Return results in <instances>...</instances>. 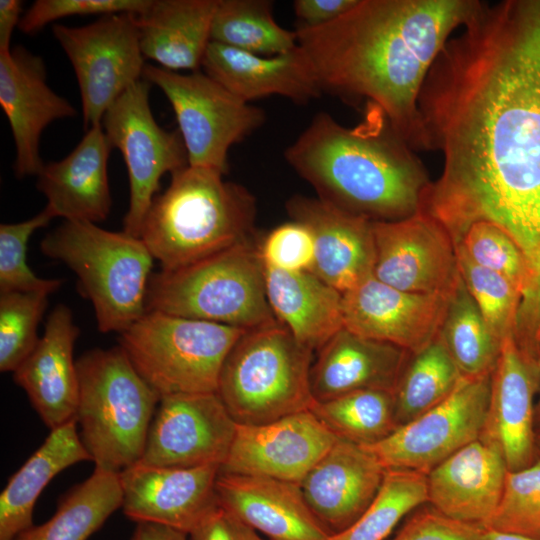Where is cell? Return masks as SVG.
Here are the masks:
<instances>
[{"label": "cell", "instance_id": "cell-1", "mask_svg": "<svg viewBox=\"0 0 540 540\" xmlns=\"http://www.w3.org/2000/svg\"><path fill=\"white\" fill-rule=\"evenodd\" d=\"M433 63L419 98L443 156L421 210L454 244L474 223L506 232L540 295V0L481 2Z\"/></svg>", "mask_w": 540, "mask_h": 540}, {"label": "cell", "instance_id": "cell-36", "mask_svg": "<svg viewBox=\"0 0 540 540\" xmlns=\"http://www.w3.org/2000/svg\"><path fill=\"white\" fill-rule=\"evenodd\" d=\"M310 411L337 438L370 446L397 427L392 391L358 390L326 401H315Z\"/></svg>", "mask_w": 540, "mask_h": 540}, {"label": "cell", "instance_id": "cell-44", "mask_svg": "<svg viewBox=\"0 0 540 540\" xmlns=\"http://www.w3.org/2000/svg\"><path fill=\"white\" fill-rule=\"evenodd\" d=\"M263 264L291 272L312 271L314 238L310 229L292 220L275 227L258 246Z\"/></svg>", "mask_w": 540, "mask_h": 540}, {"label": "cell", "instance_id": "cell-30", "mask_svg": "<svg viewBox=\"0 0 540 540\" xmlns=\"http://www.w3.org/2000/svg\"><path fill=\"white\" fill-rule=\"evenodd\" d=\"M269 305L304 346L318 351L344 327L342 293L311 271L291 272L263 264Z\"/></svg>", "mask_w": 540, "mask_h": 540}, {"label": "cell", "instance_id": "cell-53", "mask_svg": "<svg viewBox=\"0 0 540 540\" xmlns=\"http://www.w3.org/2000/svg\"><path fill=\"white\" fill-rule=\"evenodd\" d=\"M535 454L536 458L540 459V427L536 428L535 433Z\"/></svg>", "mask_w": 540, "mask_h": 540}, {"label": "cell", "instance_id": "cell-11", "mask_svg": "<svg viewBox=\"0 0 540 540\" xmlns=\"http://www.w3.org/2000/svg\"><path fill=\"white\" fill-rule=\"evenodd\" d=\"M150 86L145 79L131 85L107 109L101 123L111 147L121 152L127 167L130 197L123 231L136 237L162 176L188 165L180 132L163 129L153 117Z\"/></svg>", "mask_w": 540, "mask_h": 540}, {"label": "cell", "instance_id": "cell-5", "mask_svg": "<svg viewBox=\"0 0 540 540\" xmlns=\"http://www.w3.org/2000/svg\"><path fill=\"white\" fill-rule=\"evenodd\" d=\"M76 367L80 439L96 468L119 473L140 461L161 396L120 346L87 351Z\"/></svg>", "mask_w": 540, "mask_h": 540}, {"label": "cell", "instance_id": "cell-48", "mask_svg": "<svg viewBox=\"0 0 540 540\" xmlns=\"http://www.w3.org/2000/svg\"><path fill=\"white\" fill-rule=\"evenodd\" d=\"M21 11L22 1L20 0L0 1V53L12 49L11 38L14 29L19 26Z\"/></svg>", "mask_w": 540, "mask_h": 540}, {"label": "cell", "instance_id": "cell-50", "mask_svg": "<svg viewBox=\"0 0 540 540\" xmlns=\"http://www.w3.org/2000/svg\"><path fill=\"white\" fill-rule=\"evenodd\" d=\"M478 540H539V539L483 528Z\"/></svg>", "mask_w": 540, "mask_h": 540}, {"label": "cell", "instance_id": "cell-31", "mask_svg": "<svg viewBox=\"0 0 540 540\" xmlns=\"http://www.w3.org/2000/svg\"><path fill=\"white\" fill-rule=\"evenodd\" d=\"M76 418L51 430L44 443L9 479L0 494V540H14L33 526L35 503L61 471L92 461L76 429Z\"/></svg>", "mask_w": 540, "mask_h": 540}, {"label": "cell", "instance_id": "cell-21", "mask_svg": "<svg viewBox=\"0 0 540 540\" xmlns=\"http://www.w3.org/2000/svg\"><path fill=\"white\" fill-rule=\"evenodd\" d=\"M292 220L306 225L314 238L312 273L342 294L373 276L375 245L372 221L318 197L294 195L286 202Z\"/></svg>", "mask_w": 540, "mask_h": 540}, {"label": "cell", "instance_id": "cell-24", "mask_svg": "<svg viewBox=\"0 0 540 540\" xmlns=\"http://www.w3.org/2000/svg\"><path fill=\"white\" fill-rule=\"evenodd\" d=\"M219 503L267 540H330L334 534L312 511L300 484L220 473Z\"/></svg>", "mask_w": 540, "mask_h": 540}, {"label": "cell", "instance_id": "cell-29", "mask_svg": "<svg viewBox=\"0 0 540 540\" xmlns=\"http://www.w3.org/2000/svg\"><path fill=\"white\" fill-rule=\"evenodd\" d=\"M217 0H151L136 15L144 58L161 68L196 70L211 42Z\"/></svg>", "mask_w": 540, "mask_h": 540}, {"label": "cell", "instance_id": "cell-2", "mask_svg": "<svg viewBox=\"0 0 540 540\" xmlns=\"http://www.w3.org/2000/svg\"><path fill=\"white\" fill-rule=\"evenodd\" d=\"M478 0H358L318 28L296 29L323 91L380 108L414 151L429 150L419 98L452 33Z\"/></svg>", "mask_w": 540, "mask_h": 540}, {"label": "cell", "instance_id": "cell-26", "mask_svg": "<svg viewBox=\"0 0 540 540\" xmlns=\"http://www.w3.org/2000/svg\"><path fill=\"white\" fill-rule=\"evenodd\" d=\"M201 66L205 74L247 103L279 95L304 104L323 92L299 45L283 54L262 56L211 41Z\"/></svg>", "mask_w": 540, "mask_h": 540}, {"label": "cell", "instance_id": "cell-35", "mask_svg": "<svg viewBox=\"0 0 540 540\" xmlns=\"http://www.w3.org/2000/svg\"><path fill=\"white\" fill-rule=\"evenodd\" d=\"M439 338L462 376L492 374L502 343L489 329L462 278L449 299Z\"/></svg>", "mask_w": 540, "mask_h": 540}, {"label": "cell", "instance_id": "cell-42", "mask_svg": "<svg viewBox=\"0 0 540 540\" xmlns=\"http://www.w3.org/2000/svg\"><path fill=\"white\" fill-rule=\"evenodd\" d=\"M483 528L540 540V459L507 472L499 504Z\"/></svg>", "mask_w": 540, "mask_h": 540}, {"label": "cell", "instance_id": "cell-32", "mask_svg": "<svg viewBox=\"0 0 540 540\" xmlns=\"http://www.w3.org/2000/svg\"><path fill=\"white\" fill-rule=\"evenodd\" d=\"M122 500L120 474L95 467L63 497L47 522L33 525L14 540H86L122 507Z\"/></svg>", "mask_w": 540, "mask_h": 540}, {"label": "cell", "instance_id": "cell-28", "mask_svg": "<svg viewBox=\"0 0 540 540\" xmlns=\"http://www.w3.org/2000/svg\"><path fill=\"white\" fill-rule=\"evenodd\" d=\"M408 351L343 327L319 350L310 383L315 401L358 390L394 391Z\"/></svg>", "mask_w": 540, "mask_h": 540}, {"label": "cell", "instance_id": "cell-37", "mask_svg": "<svg viewBox=\"0 0 540 540\" xmlns=\"http://www.w3.org/2000/svg\"><path fill=\"white\" fill-rule=\"evenodd\" d=\"M428 502L427 474L387 469L382 486L369 507L330 540H385L399 522Z\"/></svg>", "mask_w": 540, "mask_h": 540}, {"label": "cell", "instance_id": "cell-6", "mask_svg": "<svg viewBox=\"0 0 540 540\" xmlns=\"http://www.w3.org/2000/svg\"><path fill=\"white\" fill-rule=\"evenodd\" d=\"M40 248L75 273L100 332L120 334L147 311L154 257L140 237L66 220L43 238Z\"/></svg>", "mask_w": 540, "mask_h": 540}, {"label": "cell", "instance_id": "cell-27", "mask_svg": "<svg viewBox=\"0 0 540 540\" xmlns=\"http://www.w3.org/2000/svg\"><path fill=\"white\" fill-rule=\"evenodd\" d=\"M111 148L99 124L87 129L66 157L44 164L36 187L47 198L46 207L55 218L97 224L109 216L112 199L107 167Z\"/></svg>", "mask_w": 540, "mask_h": 540}, {"label": "cell", "instance_id": "cell-9", "mask_svg": "<svg viewBox=\"0 0 540 540\" xmlns=\"http://www.w3.org/2000/svg\"><path fill=\"white\" fill-rule=\"evenodd\" d=\"M247 330L147 310L119 334L140 376L162 397L216 392L223 363Z\"/></svg>", "mask_w": 540, "mask_h": 540}, {"label": "cell", "instance_id": "cell-10", "mask_svg": "<svg viewBox=\"0 0 540 540\" xmlns=\"http://www.w3.org/2000/svg\"><path fill=\"white\" fill-rule=\"evenodd\" d=\"M143 79L170 102L188 165L228 171L230 148L265 122L262 109L241 100L205 73L180 74L146 64Z\"/></svg>", "mask_w": 540, "mask_h": 540}, {"label": "cell", "instance_id": "cell-34", "mask_svg": "<svg viewBox=\"0 0 540 540\" xmlns=\"http://www.w3.org/2000/svg\"><path fill=\"white\" fill-rule=\"evenodd\" d=\"M211 41L262 56L298 46L296 32L275 21L273 2L268 0H217Z\"/></svg>", "mask_w": 540, "mask_h": 540}, {"label": "cell", "instance_id": "cell-39", "mask_svg": "<svg viewBox=\"0 0 540 540\" xmlns=\"http://www.w3.org/2000/svg\"><path fill=\"white\" fill-rule=\"evenodd\" d=\"M455 249L462 281L493 335L501 343L509 336L517 337L520 290L505 276L475 264Z\"/></svg>", "mask_w": 540, "mask_h": 540}, {"label": "cell", "instance_id": "cell-49", "mask_svg": "<svg viewBox=\"0 0 540 540\" xmlns=\"http://www.w3.org/2000/svg\"><path fill=\"white\" fill-rule=\"evenodd\" d=\"M131 540H189L188 534L175 528L151 523L139 522Z\"/></svg>", "mask_w": 540, "mask_h": 540}, {"label": "cell", "instance_id": "cell-38", "mask_svg": "<svg viewBox=\"0 0 540 540\" xmlns=\"http://www.w3.org/2000/svg\"><path fill=\"white\" fill-rule=\"evenodd\" d=\"M475 264L508 278L523 296L519 320L529 314L533 303V282L526 258L515 241L489 222L472 224L455 244Z\"/></svg>", "mask_w": 540, "mask_h": 540}, {"label": "cell", "instance_id": "cell-23", "mask_svg": "<svg viewBox=\"0 0 540 540\" xmlns=\"http://www.w3.org/2000/svg\"><path fill=\"white\" fill-rule=\"evenodd\" d=\"M385 472L366 447L338 438L300 487L315 515L336 534L354 523L373 502Z\"/></svg>", "mask_w": 540, "mask_h": 540}, {"label": "cell", "instance_id": "cell-52", "mask_svg": "<svg viewBox=\"0 0 540 540\" xmlns=\"http://www.w3.org/2000/svg\"><path fill=\"white\" fill-rule=\"evenodd\" d=\"M538 367H539V374H540V358H538ZM539 397L537 402H535V424L536 428L540 427V384H539Z\"/></svg>", "mask_w": 540, "mask_h": 540}, {"label": "cell", "instance_id": "cell-16", "mask_svg": "<svg viewBox=\"0 0 540 540\" xmlns=\"http://www.w3.org/2000/svg\"><path fill=\"white\" fill-rule=\"evenodd\" d=\"M337 439L310 410L265 424H237L220 473L300 484Z\"/></svg>", "mask_w": 540, "mask_h": 540}, {"label": "cell", "instance_id": "cell-33", "mask_svg": "<svg viewBox=\"0 0 540 540\" xmlns=\"http://www.w3.org/2000/svg\"><path fill=\"white\" fill-rule=\"evenodd\" d=\"M462 377L439 336L422 350L409 353L393 391L397 425L441 403Z\"/></svg>", "mask_w": 540, "mask_h": 540}, {"label": "cell", "instance_id": "cell-12", "mask_svg": "<svg viewBox=\"0 0 540 540\" xmlns=\"http://www.w3.org/2000/svg\"><path fill=\"white\" fill-rule=\"evenodd\" d=\"M52 32L75 72L84 127L101 124L114 101L143 77L136 15H104L80 27L55 24Z\"/></svg>", "mask_w": 540, "mask_h": 540}, {"label": "cell", "instance_id": "cell-14", "mask_svg": "<svg viewBox=\"0 0 540 540\" xmlns=\"http://www.w3.org/2000/svg\"><path fill=\"white\" fill-rule=\"evenodd\" d=\"M373 277L394 288L451 296L460 279L455 244L429 214L393 221H372Z\"/></svg>", "mask_w": 540, "mask_h": 540}, {"label": "cell", "instance_id": "cell-40", "mask_svg": "<svg viewBox=\"0 0 540 540\" xmlns=\"http://www.w3.org/2000/svg\"><path fill=\"white\" fill-rule=\"evenodd\" d=\"M49 295L43 291L0 293L1 372L13 373L37 345V329Z\"/></svg>", "mask_w": 540, "mask_h": 540}, {"label": "cell", "instance_id": "cell-47", "mask_svg": "<svg viewBox=\"0 0 540 540\" xmlns=\"http://www.w3.org/2000/svg\"><path fill=\"white\" fill-rule=\"evenodd\" d=\"M358 0H295L297 28H318L336 20L357 4Z\"/></svg>", "mask_w": 540, "mask_h": 540}, {"label": "cell", "instance_id": "cell-8", "mask_svg": "<svg viewBox=\"0 0 540 540\" xmlns=\"http://www.w3.org/2000/svg\"><path fill=\"white\" fill-rule=\"evenodd\" d=\"M313 352L280 323L247 330L228 353L216 392L237 424L310 410Z\"/></svg>", "mask_w": 540, "mask_h": 540}, {"label": "cell", "instance_id": "cell-22", "mask_svg": "<svg viewBox=\"0 0 540 540\" xmlns=\"http://www.w3.org/2000/svg\"><path fill=\"white\" fill-rule=\"evenodd\" d=\"M79 333L70 308L57 305L37 345L13 372L14 382L50 430L76 418L79 382L73 350Z\"/></svg>", "mask_w": 540, "mask_h": 540}, {"label": "cell", "instance_id": "cell-43", "mask_svg": "<svg viewBox=\"0 0 540 540\" xmlns=\"http://www.w3.org/2000/svg\"><path fill=\"white\" fill-rule=\"evenodd\" d=\"M150 2L151 0H37L21 17L18 29L23 33L33 34L55 20L73 15H140Z\"/></svg>", "mask_w": 540, "mask_h": 540}, {"label": "cell", "instance_id": "cell-4", "mask_svg": "<svg viewBox=\"0 0 540 540\" xmlns=\"http://www.w3.org/2000/svg\"><path fill=\"white\" fill-rule=\"evenodd\" d=\"M223 175L187 165L171 174L165 192L154 198L139 237L162 270L193 264L249 239L254 197Z\"/></svg>", "mask_w": 540, "mask_h": 540}, {"label": "cell", "instance_id": "cell-13", "mask_svg": "<svg viewBox=\"0 0 540 540\" xmlns=\"http://www.w3.org/2000/svg\"><path fill=\"white\" fill-rule=\"evenodd\" d=\"M491 389V374L462 377L441 403L398 426L380 442L364 446L383 467L428 474L465 445L480 438Z\"/></svg>", "mask_w": 540, "mask_h": 540}, {"label": "cell", "instance_id": "cell-45", "mask_svg": "<svg viewBox=\"0 0 540 540\" xmlns=\"http://www.w3.org/2000/svg\"><path fill=\"white\" fill-rule=\"evenodd\" d=\"M482 529L448 518L431 507L412 514L391 540H478Z\"/></svg>", "mask_w": 540, "mask_h": 540}, {"label": "cell", "instance_id": "cell-17", "mask_svg": "<svg viewBox=\"0 0 540 540\" xmlns=\"http://www.w3.org/2000/svg\"><path fill=\"white\" fill-rule=\"evenodd\" d=\"M538 358L516 336L505 338L491 374L487 416L480 439L497 448L509 471L532 464L535 454V402Z\"/></svg>", "mask_w": 540, "mask_h": 540}, {"label": "cell", "instance_id": "cell-7", "mask_svg": "<svg viewBox=\"0 0 540 540\" xmlns=\"http://www.w3.org/2000/svg\"><path fill=\"white\" fill-rule=\"evenodd\" d=\"M147 310L252 330L275 325L263 262L250 239L193 264L152 273Z\"/></svg>", "mask_w": 540, "mask_h": 540}, {"label": "cell", "instance_id": "cell-25", "mask_svg": "<svg viewBox=\"0 0 540 540\" xmlns=\"http://www.w3.org/2000/svg\"><path fill=\"white\" fill-rule=\"evenodd\" d=\"M508 471L501 452L478 438L427 474L428 502L448 518L484 527L496 511Z\"/></svg>", "mask_w": 540, "mask_h": 540}, {"label": "cell", "instance_id": "cell-46", "mask_svg": "<svg viewBox=\"0 0 540 540\" xmlns=\"http://www.w3.org/2000/svg\"><path fill=\"white\" fill-rule=\"evenodd\" d=\"M188 539L267 540L220 503L188 534Z\"/></svg>", "mask_w": 540, "mask_h": 540}, {"label": "cell", "instance_id": "cell-18", "mask_svg": "<svg viewBox=\"0 0 540 540\" xmlns=\"http://www.w3.org/2000/svg\"><path fill=\"white\" fill-rule=\"evenodd\" d=\"M450 297L403 291L372 276L342 294L344 327L416 353L439 336Z\"/></svg>", "mask_w": 540, "mask_h": 540}, {"label": "cell", "instance_id": "cell-3", "mask_svg": "<svg viewBox=\"0 0 540 540\" xmlns=\"http://www.w3.org/2000/svg\"><path fill=\"white\" fill-rule=\"evenodd\" d=\"M414 152L383 111L367 103L354 127L316 114L284 157L319 199L371 221H393L421 211L431 183Z\"/></svg>", "mask_w": 540, "mask_h": 540}, {"label": "cell", "instance_id": "cell-15", "mask_svg": "<svg viewBox=\"0 0 540 540\" xmlns=\"http://www.w3.org/2000/svg\"><path fill=\"white\" fill-rule=\"evenodd\" d=\"M236 425L217 392L162 396L139 462L158 467H221Z\"/></svg>", "mask_w": 540, "mask_h": 540}, {"label": "cell", "instance_id": "cell-20", "mask_svg": "<svg viewBox=\"0 0 540 540\" xmlns=\"http://www.w3.org/2000/svg\"><path fill=\"white\" fill-rule=\"evenodd\" d=\"M0 106L16 148V176H37L44 166L39 153L42 132L77 111L49 87L44 60L22 46L0 53Z\"/></svg>", "mask_w": 540, "mask_h": 540}, {"label": "cell", "instance_id": "cell-41", "mask_svg": "<svg viewBox=\"0 0 540 540\" xmlns=\"http://www.w3.org/2000/svg\"><path fill=\"white\" fill-rule=\"evenodd\" d=\"M53 218V213L45 207L30 219L0 225V293L43 291L52 294L62 286L61 279L38 277L27 263L30 237Z\"/></svg>", "mask_w": 540, "mask_h": 540}, {"label": "cell", "instance_id": "cell-51", "mask_svg": "<svg viewBox=\"0 0 540 540\" xmlns=\"http://www.w3.org/2000/svg\"><path fill=\"white\" fill-rule=\"evenodd\" d=\"M531 348L537 358H540V299L538 310L531 333Z\"/></svg>", "mask_w": 540, "mask_h": 540}, {"label": "cell", "instance_id": "cell-19", "mask_svg": "<svg viewBox=\"0 0 540 540\" xmlns=\"http://www.w3.org/2000/svg\"><path fill=\"white\" fill-rule=\"evenodd\" d=\"M220 466L158 467L141 462L119 472L124 514L136 522L189 534L218 505Z\"/></svg>", "mask_w": 540, "mask_h": 540}]
</instances>
